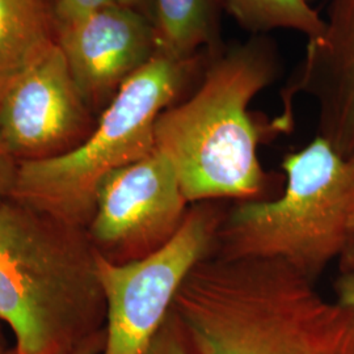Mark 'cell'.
I'll return each instance as SVG.
<instances>
[{"instance_id":"6da1fadb","label":"cell","mask_w":354,"mask_h":354,"mask_svg":"<svg viewBox=\"0 0 354 354\" xmlns=\"http://www.w3.org/2000/svg\"><path fill=\"white\" fill-rule=\"evenodd\" d=\"M194 354H354V310L277 260L213 253L172 306Z\"/></svg>"},{"instance_id":"7a4b0ae2","label":"cell","mask_w":354,"mask_h":354,"mask_svg":"<svg viewBox=\"0 0 354 354\" xmlns=\"http://www.w3.org/2000/svg\"><path fill=\"white\" fill-rule=\"evenodd\" d=\"M97 253L83 226L0 205V322L19 354H73L105 329Z\"/></svg>"},{"instance_id":"3957f363","label":"cell","mask_w":354,"mask_h":354,"mask_svg":"<svg viewBox=\"0 0 354 354\" xmlns=\"http://www.w3.org/2000/svg\"><path fill=\"white\" fill-rule=\"evenodd\" d=\"M276 73L273 45L252 38L216 58L189 99L159 115L155 149L174 165L188 203L252 198L261 190L260 134L248 106Z\"/></svg>"},{"instance_id":"277c9868","label":"cell","mask_w":354,"mask_h":354,"mask_svg":"<svg viewBox=\"0 0 354 354\" xmlns=\"http://www.w3.org/2000/svg\"><path fill=\"white\" fill-rule=\"evenodd\" d=\"M283 194L234 207L215 232L218 257L277 260L315 282L351 245L354 156L345 158L317 136L283 158Z\"/></svg>"},{"instance_id":"5b68a950","label":"cell","mask_w":354,"mask_h":354,"mask_svg":"<svg viewBox=\"0 0 354 354\" xmlns=\"http://www.w3.org/2000/svg\"><path fill=\"white\" fill-rule=\"evenodd\" d=\"M201 55L176 59L156 53L121 86L79 147L20 165L11 198L87 227L100 180L155 151L156 121L196 75Z\"/></svg>"},{"instance_id":"8992f818","label":"cell","mask_w":354,"mask_h":354,"mask_svg":"<svg viewBox=\"0 0 354 354\" xmlns=\"http://www.w3.org/2000/svg\"><path fill=\"white\" fill-rule=\"evenodd\" d=\"M219 223L215 210L200 203L189 209L176 235L150 256L113 264L97 254L106 304L102 354H145L192 269L212 253Z\"/></svg>"},{"instance_id":"52a82bcc","label":"cell","mask_w":354,"mask_h":354,"mask_svg":"<svg viewBox=\"0 0 354 354\" xmlns=\"http://www.w3.org/2000/svg\"><path fill=\"white\" fill-rule=\"evenodd\" d=\"M188 203L174 165L155 149L100 180L86 227L89 241L113 264L145 259L176 235Z\"/></svg>"},{"instance_id":"ba28073f","label":"cell","mask_w":354,"mask_h":354,"mask_svg":"<svg viewBox=\"0 0 354 354\" xmlns=\"http://www.w3.org/2000/svg\"><path fill=\"white\" fill-rule=\"evenodd\" d=\"M96 122L57 44L8 79L0 95V140L19 165L75 150Z\"/></svg>"},{"instance_id":"9c48e42d","label":"cell","mask_w":354,"mask_h":354,"mask_svg":"<svg viewBox=\"0 0 354 354\" xmlns=\"http://www.w3.org/2000/svg\"><path fill=\"white\" fill-rule=\"evenodd\" d=\"M57 45L95 114L158 53L151 19L120 3L57 26Z\"/></svg>"},{"instance_id":"30bf717a","label":"cell","mask_w":354,"mask_h":354,"mask_svg":"<svg viewBox=\"0 0 354 354\" xmlns=\"http://www.w3.org/2000/svg\"><path fill=\"white\" fill-rule=\"evenodd\" d=\"M292 91L319 102V137L354 156V0H332L326 29L308 39Z\"/></svg>"},{"instance_id":"8fae6325","label":"cell","mask_w":354,"mask_h":354,"mask_svg":"<svg viewBox=\"0 0 354 354\" xmlns=\"http://www.w3.org/2000/svg\"><path fill=\"white\" fill-rule=\"evenodd\" d=\"M55 44L51 0H0V80L17 75Z\"/></svg>"},{"instance_id":"7c38bea8","label":"cell","mask_w":354,"mask_h":354,"mask_svg":"<svg viewBox=\"0 0 354 354\" xmlns=\"http://www.w3.org/2000/svg\"><path fill=\"white\" fill-rule=\"evenodd\" d=\"M218 0H153L158 53L190 59L214 48Z\"/></svg>"},{"instance_id":"4fadbf2b","label":"cell","mask_w":354,"mask_h":354,"mask_svg":"<svg viewBox=\"0 0 354 354\" xmlns=\"http://www.w3.org/2000/svg\"><path fill=\"white\" fill-rule=\"evenodd\" d=\"M235 20L253 33L276 29L299 32L308 39L320 37L326 20L308 0H222Z\"/></svg>"},{"instance_id":"5bb4252c","label":"cell","mask_w":354,"mask_h":354,"mask_svg":"<svg viewBox=\"0 0 354 354\" xmlns=\"http://www.w3.org/2000/svg\"><path fill=\"white\" fill-rule=\"evenodd\" d=\"M145 354H194L175 311L171 310Z\"/></svg>"},{"instance_id":"9a60e30c","label":"cell","mask_w":354,"mask_h":354,"mask_svg":"<svg viewBox=\"0 0 354 354\" xmlns=\"http://www.w3.org/2000/svg\"><path fill=\"white\" fill-rule=\"evenodd\" d=\"M118 3L117 0H51L57 26L73 21L100 8Z\"/></svg>"},{"instance_id":"2e32d148","label":"cell","mask_w":354,"mask_h":354,"mask_svg":"<svg viewBox=\"0 0 354 354\" xmlns=\"http://www.w3.org/2000/svg\"><path fill=\"white\" fill-rule=\"evenodd\" d=\"M7 82L8 79L0 80V95ZM19 167L20 165L17 163V160L4 147L3 142L0 140V205L12 197L19 175Z\"/></svg>"},{"instance_id":"e0dca14e","label":"cell","mask_w":354,"mask_h":354,"mask_svg":"<svg viewBox=\"0 0 354 354\" xmlns=\"http://www.w3.org/2000/svg\"><path fill=\"white\" fill-rule=\"evenodd\" d=\"M335 291L339 304L354 310V270L342 272L335 282Z\"/></svg>"},{"instance_id":"ac0fdd59","label":"cell","mask_w":354,"mask_h":354,"mask_svg":"<svg viewBox=\"0 0 354 354\" xmlns=\"http://www.w3.org/2000/svg\"><path fill=\"white\" fill-rule=\"evenodd\" d=\"M105 344V329L82 344L73 354H102Z\"/></svg>"},{"instance_id":"d6986e66","label":"cell","mask_w":354,"mask_h":354,"mask_svg":"<svg viewBox=\"0 0 354 354\" xmlns=\"http://www.w3.org/2000/svg\"><path fill=\"white\" fill-rule=\"evenodd\" d=\"M342 272L354 270V209L351 218V245L340 259Z\"/></svg>"},{"instance_id":"ffe728a7","label":"cell","mask_w":354,"mask_h":354,"mask_svg":"<svg viewBox=\"0 0 354 354\" xmlns=\"http://www.w3.org/2000/svg\"><path fill=\"white\" fill-rule=\"evenodd\" d=\"M120 4L145 13L153 21V0H117Z\"/></svg>"},{"instance_id":"44dd1931","label":"cell","mask_w":354,"mask_h":354,"mask_svg":"<svg viewBox=\"0 0 354 354\" xmlns=\"http://www.w3.org/2000/svg\"><path fill=\"white\" fill-rule=\"evenodd\" d=\"M4 324L0 322V354H4L10 348H8V344H7V339H6V335H4Z\"/></svg>"},{"instance_id":"7402d4cb","label":"cell","mask_w":354,"mask_h":354,"mask_svg":"<svg viewBox=\"0 0 354 354\" xmlns=\"http://www.w3.org/2000/svg\"><path fill=\"white\" fill-rule=\"evenodd\" d=\"M4 354H19L17 353V351H16V349H15V346H13V348H10V349H8V351H7V352H6V353Z\"/></svg>"}]
</instances>
